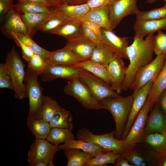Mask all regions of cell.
<instances>
[{"instance_id": "cell-55", "label": "cell", "mask_w": 166, "mask_h": 166, "mask_svg": "<svg viewBox=\"0 0 166 166\" xmlns=\"http://www.w3.org/2000/svg\"><path fill=\"white\" fill-rule=\"evenodd\" d=\"M48 164L45 162H41L37 164L35 166H48Z\"/></svg>"}, {"instance_id": "cell-20", "label": "cell", "mask_w": 166, "mask_h": 166, "mask_svg": "<svg viewBox=\"0 0 166 166\" xmlns=\"http://www.w3.org/2000/svg\"><path fill=\"white\" fill-rule=\"evenodd\" d=\"M90 9L87 3L77 5H70L64 3L53 9L68 21L83 20Z\"/></svg>"}, {"instance_id": "cell-53", "label": "cell", "mask_w": 166, "mask_h": 166, "mask_svg": "<svg viewBox=\"0 0 166 166\" xmlns=\"http://www.w3.org/2000/svg\"><path fill=\"white\" fill-rule=\"evenodd\" d=\"M51 7L56 8L65 3V0H49Z\"/></svg>"}, {"instance_id": "cell-47", "label": "cell", "mask_w": 166, "mask_h": 166, "mask_svg": "<svg viewBox=\"0 0 166 166\" xmlns=\"http://www.w3.org/2000/svg\"><path fill=\"white\" fill-rule=\"evenodd\" d=\"M116 0H88L87 4L90 9L110 5Z\"/></svg>"}, {"instance_id": "cell-9", "label": "cell", "mask_w": 166, "mask_h": 166, "mask_svg": "<svg viewBox=\"0 0 166 166\" xmlns=\"http://www.w3.org/2000/svg\"><path fill=\"white\" fill-rule=\"evenodd\" d=\"M166 55H157L156 57L137 73L130 89L137 91L151 80H155L162 69Z\"/></svg>"}, {"instance_id": "cell-15", "label": "cell", "mask_w": 166, "mask_h": 166, "mask_svg": "<svg viewBox=\"0 0 166 166\" xmlns=\"http://www.w3.org/2000/svg\"><path fill=\"white\" fill-rule=\"evenodd\" d=\"M2 20L3 22L1 25V31L9 38L12 39V32L20 33L30 36L27 27L22 18L21 14L14 7Z\"/></svg>"}, {"instance_id": "cell-13", "label": "cell", "mask_w": 166, "mask_h": 166, "mask_svg": "<svg viewBox=\"0 0 166 166\" xmlns=\"http://www.w3.org/2000/svg\"><path fill=\"white\" fill-rule=\"evenodd\" d=\"M90 89L96 98L101 101L108 97L119 96L111 87L110 84L92 73L84 78H80Z\"/></svg>"}, {"instance_id": "cell-48", "label": "cell", "mask_w": 166, "mask_h": 166, "mask_svg": "<svg viewBox=\"0 0 166 166\" xmlns=\"http://www.w3.org/2000/svg\"><path fill=\"white\" fill-rule=\"evenodd\" d=\"M156 103L162 111L166 114V89L160 94Z\"/></svg>"}, {"instance_id": "cell-28", "label": "cell", "mask_w": 166, "mask_h": 166, "mask_svg": "<svg viewBox=\"0 0 166 166\" xmlns=\"http://www.w3.org/2000/svg\"><path fill=\"white\" fill-rule=\"evenodd\" d=\"M83 69L110 84V80L106 67L90 60L82 61L73 66Z\"/></svg>"}, {"instance_id": "cell-34", "label": "cell", "mask_w": 166, "mask_h": 166, "mask_svg": "<svg viewBox=\"0 0 166 166\" xmlns=\"http://www.w3.org/2000/svg\"><path fill=\"white\" fill-rule=\"evenodd\" d=\"M72 129L59 128H51L46 140L53 144L58 145L61 143L74 139Z\"/></svg>"}, {"instance_id": "cell-8", "label": "cell", "mask_w": 166, "mask_h": 166, "mask_svg": "<svg viewBox=\"0 0 166 166\" xmlns=\"http://www.w3.org/2000/svg\"><path fill=\"white\" fill-rule=\"evenodd\" d=\"M91 73L73 66L53 65L48 63L45 69L40 74L42 81H51L57 78L69 80L76 78H84Z\"/></svg>"}, {"instance_id": "cell-5", "label": "cell", "mask_w": 166, "mask_h": 166, "mask_svg": "<svg viewBox=\"0 0 166 166\" xmlns=\"http://www.w3.org/2000/svg\"><path fill=\"white\" fill-rule=\"evenodd\" d=\"M64 90L65 94L76 99L85 109H104L101 102L96 98L89 87L79 78L69 80Z\"/></svg>"}, {"instance_id": "cell-1", "label": "cell", "mask_w": 166, "mask_h": 166, "mask_svg": "<svg viewBox=\"0 0 166 166\" xmlns=\"http://www.w3.org/2000/svg\"><path fill=\"white\" fill-rule=\"evenodd\" d=\"M154 36L153 34L148 35L145 39L134 37L133 43L127 48V55L130 63L121 85L122 91L130 89L138 71L153 60Z\"/></svg>"}, {"instance_id": "cell-39", "label": "cell", "mask_w": 166, "mask_h": 166, "mask_svg": "<svg viewBox=\"0 0 166 166\" xmlns=\"http://www.w3.org/2000/svg\"><path fill=\"white\" fill-rule=\"evenodd\" d=\"M53 10V16L40 30L43 32L50 33L57 27L69 22Z\"/></svg>"}, {"instance_id": "cell-30", "label": "cell", "mask_w": 166, "mask_h": 166, "mask_svg": "<svg viewBox=\"0 0 166 166\" xmlns=\"http://www.w3.org/2000/svg\"><path fill=\"white\" fill-rule=\"evenodd\" d=\"M28 128L36 139H46L51 127L49 122L42 119L27 120Z\"/></svg>"}, {"instance_id": "cell-32", "label": "cell", "mask_w": 166, "mask_h": 166, "mask_svg": "<svg viewBox=\"0 0 166 166\" xmlns=\"http://www.w3.org/2000/svg\"><path fill=\"white\" fill-rule=\"evenodd\" d=\"M18 2L14 4V9L21 14H35L40 12L50 13L52 10L41 4L25 0H18Z\"/></svg>"}, {"instance_id": "cell-17", "label": "cell", "mask_w": 166, "mask_h": 166, "mask_svg": "<svg viewBox=\"0 0 166 166\" xmlns=\"http://www.w3.org/2000/svg\"><path fill=\"white\" fill-rule=\"evenodd\" d=\"M148 116L144 134L158 133L166 135V114L156 103Z\"/></svg>"}, {"instance_id": "cell-38", "label": "cell", "mask_w": 166, "mask_h": 166, "mask_svg": "<svg viewBox=\"0 0 166 166\" xmlns=\"http://www.w3.org/2000/svg\"><path fill=\"white\" fill-rule=\"evenodd\" d=\"M137 21L159 20L166 18V4L163 7L147 11H140L136 14Z\"/></svg>"}, {"instance_id": "cell-50", "label": "cell", "mask_w": 166, "mask_h": 166, "mask_svg": "<svg viewBox=\"0 0 166 166\" xmlns=\"http://www.w3.org/2000/svg\"><path fill=\"white\" fill-rule=\"evenodd\" d=\"M82 22L92 30L99 35L101 27L99 26L93 22L83 20Z\"/></svg>"}, {"instance_id": "cell-21", "label": "cell", "mask_w": 166, "mask_h": 166, "mask_svg": "<svg viewBox=\"0 0 166 166\" xmlns=\"http://www.w3.org/2000/svg\"><path fill=\"white\" fill-rule=\"evenodd\" d=\"M54 13L53 10L50 13L40 12L35 14H21L22 20L26 25L29 35L33 37L36 32L40 30Z\"/></svg>"}, {"instance_id": "cell-46", "label": "cell", "mask_w": 166, "mask_h": 166, "mask_svg": "<svg viewBox=\"0 0 166 166\" xmlns=\"http://www.w3.org/2000/svg\"><path fill=\"white\" fill-rule=\"evenodd\" d=\"M13 0H0V18L2 20L14 8Z\"/></svg>"}, {"instance_id": "cell-54", "label": "cell", "mask_w": 166, "mask_h": 166, "mask_svg": "<svg viewBox=\"0 0 166 166\" xmlns=\"http://www.w3.org/2000/svg\"><path fill=\"white\" fill-rule=\"evenodd\" d=\"M26 1L38 3L48 7H51L48 0H25Z\"/></svg>"}, {"instance_id": "cell-36", "label": "cell", "mask_w": 166, "mask_h": 166, "mask_svg": "<svg viewBox=\"0 0 166 166\" xmlns=\"http://www.w3.org/2000/svg\"><path fill=\"white\" fill-rule=\"evenodd\" d=\"M62 108L56 101L48 96H44L42 111V119L49 122Z\"/></svg>"}, {"instance_id": "cell-22", "label": "cell", "mask_w": 166, "mask_h": 166, "mask_svg": "<svg viewBox=\"0 0 166 166\" xmlns=\"http://www.w3.org/2000/svg\"><path fill=\"white\" fill-rule=\"evenodd\" d=\"M133 28L135 33L134 37L143 38L145 35L166 29V18L155 20L136 21Z\"/></svg>"}, {"instance_id": "cell-33", "label": "cell", "mask_w": 166, "mask_h": 166, "mask_svg": "<svg viewBox=\"0 0 166 166\" xmlns=\"http://www.w3.org/2000/svg\"><path fill=\"white\" fill-rule=\"evenodd\" d=\"M51 128L73 129V118L69 110L62 108L49 122Z\"/></svg>"}, {"instance_id": "cell-31", "label": "cell", "mask_w": 166, "mask_h": 166, "mask_svg": "<svg viewBox=\"0 0 166 166\" xmlns=\"http://www.w3.org/2000/svg\"><path fill=\"white\" fill-rule=\"evenodd\" d=\"M114 53L101 42H97L90 60L107 67Z\"/></svg>"}, {"instance_id": "cell-49", "label": "cell", "mask_w": 166, "mask_h": 166, "mask_svg": "<svg viewBox=\"0 0 166 166\" xmlns=\"http://www.w3.org/2000/svg\"><path fill=\"white\" fill-rule=\"evenodd\" d=\"M128 161L121 154L118 153V157L114 163V166H132L130 164Z\"/></svg>"}, {"instance_id": "cell-44", "label": "cell", "mask_w": 166, "mask_h": 166, "mask_svg": "<svg viewBox=\"0 0 166 166\" xmlns=\"http://www.w3.org/2000/svg\"><path fill=\"white\" fill-rule=\"evenodd\" d=\"M11 35L12 39L21 49L23 58L28 62L34 53L30 47L18 39L15 33L12 32Z\"/></svg>"}, {"instance_id": "cell-14", "label": "cell", "mask_w": 166, "mask_h": 166, "mask_svg": "<svg viewBox=\"0 0 166 166\" xmlns=\"http://www.w3.org/2000/svg\"><path fill=\"white\" fill-rule=\"evenodd\" d=\"M99 35L102 43L114 53L123 58H128L126 50L129 38L118 37L112 30L103 28H101Z\"/></svg>"}, {"instance_id": "cell-16", "label": "cell", "mask_w": 166, "mask_h": 166, "mask_svg": "<svg viewBox=\"0 0 166 166\" xmlns=\"http://www.w3.org/2000/svg\"><path fill=\"white\" fill-rule=\"evenodd\" d=\"M122 58L114 53L112 59L107 67L110 85L118 94L121 93L122 91L121 85L127 69Z\"/></svg>"}, {"instance_id": "cell-37", "label": "cell", "mask_w": 166, "mask_h": 166, "mask_svg": "<svg viewBox=\"0 0 166 166\" xmlns=\"http://www.w3.org/2000/svg\"><path fill=\"white\" fill-rule=\"evenodd\" d=\"M118 153L114 151H106L98 154L88 160L84 166H102L114 164Z\"/></svg>"}, {"instance_id": "cell-18", "label": "cell", "mask_w": 166, "mask_h": 166, "mask_svg": "<svg viewBox=\"0 0 166 166\" xmlns=\"http://www.w3.org/2000/svg\"><path fill=\"white\" fill-rule=\"evenodd\" d=\"M96 43L83 35L74 40L68 41L65 46L83 61L90 59Z\"/></svg>"}, {"instance_id": "cell-45", "label": "cell", "mask_w": 166, "mask_h": 166, "mask_svg": "<svg viewBox=\"0 0 166 166\" xmlns=\"http://www.w3.org/2000/svg\"><path fill=\"white\" fill-rule=\"evenodd\" d=\"M81 27L83 35L87 37L95 43L101 42L100 35L90 30L82 22Z\"/></svg>"}, {"instance_id": "cell-56", "label": "cell", "mask_w": 166, "mask_h": 166, "mask_svg": "<svg viewBox=\"0 0 166 166\" xmlns=\"http://www.w3.org/2000/svg\"><path fill=\"white\" fill-rule=\"evenodd\" d=\"M157 0H146V2L147 3L151 4L154 3Z\"/></svg>"}, {"instance_id": "cell-25", "label": "cell", "mask_w": 166, "mask_h": 166, "mask_svg": "<svg viewBox=\"0 0 166 166\" xmlns=\"http://www.w3.org/2000/svg\"><path fill=\"white\" fill-rule=\"evenodd\" d=\"M81 21H70L54 29L50 34L60 35L68 41H71L83 36L81 31Z\"/></svg>"}, {"instance_id": "cell-27", "label": "cell", "mask_w": 166, "mask_h": 166, "mask_svg": "<svg viewBox=\"0 0 166 166\" xmlns=\"http://www.w3.org/2000/svg\"><path fill=\"white\" fill-rule=\"evenodd\" d=\"M166 89V57L163 67L154 81L149 92L147 99L151 109L156 102L161 93Z\"/></svg>"}, {"instance_id": "cell-41", "label": "cell", "mask_w": 166, "mask_h": 166, "mask_svg": "<svg viewBox=\"0 0 166 166\" xmlns=\"http://www.w3.org/2000/svg\"><path fill=\"white\" fill-rule=\"evenodd\" d=\"M27 62L28 67L37 73L39 75L43 72L49 63L46 62L41 56L35 53Z\"/></svg>"}, {"instance_id": "cell-29", "label": "cell", "mask_w": 166, "mask_h": 166, "mask_svg": "<svg viewBox=\"0 0 166 166\" xmlns=\"http://www.w3.org/2000/svg\"><path fill=\"white\" fill-rule=\"evenodd\" d=\"M67 160V166H84L90 159L94 156L89 153L76 148L63 149Z\"/></svg>"}, {"instance_id": "cell-19", "label": "cell", "mask_w": 166, "mask_h": 166, "mask_svg": "<svg viewBox=\"0 0 166 166\" xmlns=\"http://www.w3.org/2000/svg\"><path fill=\"white\" fill-rule=\"evenodd\" d=\"M141 141L148 148L153 159L166 153V135L158 133L144 134Z\"/></svg>"}, {"instance_id": "cell-26", "label": "cell", "mask_w": 166, "mask_h": 166, "mask_svg": "<svg viewBox=\"0 0 166 166\" xmlns=\"http://www.w3.org/2000/svg\"><path fill=\"white\" fill-rule=\"evenodd\" d=\"M65 148L79 149L91 153L94 156L98 154L107 151L93 143L79 139L77 140H70L58 147V151Z\"/></svg>"}, {"instance_id": "cell-35", "label": "cell", "mask_w": 166, "mask_h": 166, "mask_svg": "<svg viewBox=\"0 0 166 166\" xmlns=\"http://www.w3.org/2000/svg\"><path fill=\"white\" fill-rule=\"evenodd\" d=\"M15 33L18 39L30 47L35 54L40 55L46 62H49L52 52L41 47L32 39L30 36L20 33Z\"/></svg>"}, {"instance_id": "cell-3", "label": "cell", "mask_w": 166, "mask_h": 166, "mask_svg": "<svg viewBox=\"0 0 166 166\" xmlns=\"http://www.w3.org/2000/svg\"><path fill=\"white\" fill-rule=\"evenodd\" d=\"M39 74L28 67L24 81L29 99V109L27 120L42 119V111L44 95L43 89L38 80Z\"/></svg>"}, {"instance_id": "cell-51", "label": "cell", "mask_w": 166, "mask_h": 166, "mask_svg": "<svg viewBox=\"0 0 166 166\" xmlns=\"http://www.w3.org/2000/svg\"><path fill=\"white\" fill-rule=\"evenodd\" d=\"M155 164L158 166H166V153L153 159Z\"/></svg>"}, {"instance_id": "cell-40", "label": "cell", "mask_w": 166, "mask_h": 166, "mask_svg": "<svg viewBox=\"0 0 166 166\" xmlns=\"http://www.w3.org/2000/svg\"><path fill=\"white\" fill-rule=\"evenodd\" d=\"M153 49L156 55H166V34L161 30L158 32L153 38Z\"/></svg>"}, {"instance_id": "cell-2", "label": "cell", "mask_w": 166, "mask_h": 166, "mask_svg": "<svg viewBox=\"0 0 166 166\" xmlns=\"http://www.w3.org/2000/svg\"><path fill=\"white\" fill-rule=\"evenodd\" d=\"M132 94L126 97L118 96L106 98L101 102L104 109L109 110L116 124L114 137L121 140L129 115L133 100Z\"/></svg>"}, {"instance_id": "cell-42", "label": "cell", "mask_w": 166, "mask_h": 166, "mask_svg": "<svg viewBox=\"0 0 166 166\" xmlns=\"http://www.w3.org/2000/svg\"><path fill=\"white\" fill-rule=\"evenodd\" d=\"M0 88H7L13 90L11 78L5 63H3L0 64Z\"/></svg>"}, {"instance_id": "cell-52", "label": "cell", "mask_w": 166, "mask_h": 166, "mask_svg": "<svg viewBox=\"0 0 166 166\" xmlns=\"http://www.w3.org/2000/svg\"><path fill=\"white\" fill-rule=\"evenodd\" d=\"M88 0H65V3L70 5H77L86 3Z\"/></svg>"}, {"instance_id": "cell-43", "label": "cell", "mask_w": 166, "mask_h": 166, "mask_svg": "<svg viewBox=\"0 0 166 166\" xmlns=\"http://www.w3.org/2000/svg\"><path fill=\"white\" fill-rule=\"evenodd\" d=\"M121 155L133 165L136 166H146L147 164L144 158L133 149L124 152Z\"/></svg>"}, {"instance_id": "cell-10", "label": "cell", "mask_w": 166, "mask_h": 166, "mask_svg": "<svg viewBox=\"0 0 166 166\" xmlns=\"http://www.w3.org/2000/svg\"><path fill=\"white\" fill-rule=\"evenodd\" d=\"M58 145L51 143L46 139H35L31 145L27 154L29 166H35L38 163H48L58 151Z\"/></svg>"}, {"instance_id": "cell-4", "label": "cell", "mask_w": 166, "mask_h": 166, "mask_svg": "<svg viewBox=\"0 0 166 166\" xmlns=\"http://www.w3.org/2000/svg\"><path fill=\"white\" fill-rule=\"evenodd\" d=\"M5 63L12 81L15 98L22 100L27 97L24 82L25 65L14 46L6 55Z\"/></svg>"}, {"instance_id": "cell-6", "label": "cell", "mask_w": 166, "mask_h": 166, "mask_svg": "<svg viewBox=\"0 0 166 166\" xmlns=\"http://www.w3.org/2000/svg\"><path fill=\"white\" fill-rule=\"evenodd\" d=\"M114 131L101 135H95L88 128H83L77 133V137L93 143L106 151H114L118 153L125 152L123 146V140L116 138Z\"/></svg>"}, {"instance_id": "cell-12", "label": "cell", "mask_w": 166, "mask_h": 166, "mask_svg": "<svg viewBox=\"0 0 166 166\" xmlns=\"http://www.w3.org/2000/svg\"><path fill=\"white\" fill-rule=\"evenodd\" d=\"M137 2V0H116L110 5L109 17L112 30L124 17L136 15L139 12Z\"/></svg>"}, {"instance_id": "cell-23", "label": "cell", "mask_w": 166, "mask_h": 166, "mask_svg": "<svg viewBox=\"0 0 166 166\" xmlns=\"http://www.w3.org/2000/svg\"><path fill=\"white\" fill-rule=\"evenodd\" d=\"M109 6L90 9L83 20L93 22L101 28L112 30L109 17Z\"/></svg>"}, {"instance_id": "cell-11", "label": "cell", "mask_w": 166, "mask_h": 166, "mask_svg": "<svg viewBox=\"0 0 166 166\" xmlns=\"http://www.w3.org/2000/svg\"><path fill=\"white\" fill-rule=\"evenodd\" d=\"M155 80H151L137 91L132 93L133 97L129 115L121 139L124 140L128 134L139 112L147 99Z\"/></svg>"}, {"instance_id": "cell-57", "label": "cell", "mask_w": 166, "mask_h": 166, "mask_svg": "<svg viewBox=\"0 0 166 166\" xmlns=\"http://www.w3.org/2000/svg\"><path fill=\"white\" fill-rule=\"evenodd\" d=\"M164 1V2L165 3V4H166V0H163Z\"/></svg>"}, {"instance_id": "cell-7", "label": "cell", "mask_w": 166, "mask_h": 166, "mask_svg": "<svg viewBox=\"0 0 166 166\" xmlns=\"http://www.w3.org/2000/svg\"><path fill=\"white\" fill-rule=\"evenodd\" d=\"M150 110V102L147 99L128 134L123 140L122 146L125 152L133 150L141 141L144 134L148 113Z\"/></svg>"}, {"instance_id": "cell-24", "label": "cell", "mask_w": 166, "mask_h": 166, "mask_svg": "<svg viewBox=\"0 0 166 166\" xmlns=\"http://www.w3.org/2000/svg\"><path fill=\"white\" fill-rule=\"evenodd\" d=\"M82 61L70 49L65 46L52 52L49 63L53 65L73 66Z\"/></svg>"}]
</instances>
